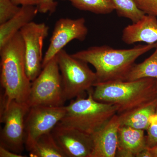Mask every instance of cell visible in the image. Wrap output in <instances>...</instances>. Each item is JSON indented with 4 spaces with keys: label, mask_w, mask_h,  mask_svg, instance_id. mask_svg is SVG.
Returning <instances> with one entry per match:
<instances>
[{
    "label": "cell",
    "mask_w": 157,
    "mask_h": 157,
    "mask_svg": "<svg viewBox=\"0 0 157 157\" xmlns=\"http://www.w3.org/2000/svg\"><path fill=\"white\" fill-rule=\"evenodd\" d=\"M145 131L121 126L118 133L116 157H136L147 146Z\"/></svg>",
    "instance_id": "14"
},
{
    "label": "cell",
    "mask_w": 157,
    "mask_h": 157,
    "mask_svg": "<svg viewBox=\"0 0 157 157\" xmlns=\"http://www.w3.org/2000/svg\"><path fill=\"white\" fill-rule=\"evenodd\" d=\"M21 9V6L15 5L11 0H0V25L14 17Z\"/></svg>",
    "instance_id": "21"
},
{
    "label": "cell",
    "mask_w": 157,
    "mask_h": 157,
    "mask_svg": "<svg viewBox=\"0 0 157 157\" xmlns=\"http://www.w3.org/2000/svg\"><path fill=\"white\" fill-rule=\"evenodd\" d=\"M146 78L157 79V47L153 53L145 60L140 63L134 64L125 81H134Z\"/></svg>",
    "instance_id": "18"
},
{
    "label": "cell",
    "mask_w": 157,
    "mask_h": 157,
    "mask_svg": "<svg viewBox=\"0 0 157 157\" xmlns=\"http://www.w3.org/2000/svg\"><path fill=\"white\" fill-rule=\"evenodd\" d=\"M157 107V100L138 107L129 113L118 115L121 119V126L146 131Z\"/></svg>",
    "instance_id": "17"
},
{
    "label": "cell",
    "mask_w": 157,
    "mask_h": 157,
    "mask_svg": "<svg viewBox=\"0 0 157 157\" xmlns=\"http://www.w3.org/2000/svg\"><path fill=\"white\" fill-rule=\"evenodd\" d=\"M27 104L13 101L0 113L1 122L4 125L1 132L0 145L21 154L25 147L26 116Z\"/></svg>",
    "instance_id": "7"
},
{
    "label": "cell",
    "mask_w": 157,
    "mask_h": 157,
    "mask_svg": "<svg viewBox=\"0 0 157 157\" xmlns=\"http://www.w3.org/2000/svg\"><path fill=\"white\" fill-rule=\"evenodd\" d=\"M57 6L58 2L55 0H40L38 10L39 13L51 14L56 11Z\"/></svg>",
    "instance_id": "24"
},
{
    "label": "cell",
    "mask_w": 157,
    "mask_h": 157,
    "mask_svg": "<svg viewBox=\"0 0 157 157\" xmlns=\"http://www.w3.org/2000/svg\"><path fill=\"white\" fill-rule=\"evenodd\" d=\"M88 33V30L83 17L74 19L70 18L59 19L55 25L49 46L43 58L42 67L71 41L85 40Z\"/></svg>",
    "instance_id": "9"
},
{
    "label": "cell",
    "mask_w": 157,
    "mask_h": 157,
    "mask_svg": "<svg viewBox=\"0 0 157 157\" xmlns=\"http://www.w3.org/2000/svg\"><path fill=\"white\" fill-rule=\"evenodd\" d=\"M49 27L44 23L32 21L20 31L24 42L27 75L31 82L41 73L43 62L42 49Z\"/></svg>",
    "instance_id": "8"
},
{
    "label": "cell",
    "mask_w": 157,
    "mask_h": 157,
    "mask_svg": "<svg viewBox=\"0 0 157 157\" xmlns=\"http://www.w3.org/2000/svg\"><path fill=\"white\" fill-rule=\"evenodd\" d=\"M122 40L128 45L138 42L147 44L156 43L157 17L145 14L137 22L127 26L123 30Z\"/></svg>",
    "instance_id": "13"
},
{
    "label": "cell",
    "mask_w": 157,
    "mask_h": 157,
    "mask_svg": "<svg viewBox=\"0 0 157 157\" xmlns=\"http://www.w3.org/2000/svg\"><path fill=\"white\" fill-rule=\"evenodd\" d=\"M65 106L30 107L25 121V140L35 139L52 132L66 114Z\"/></svg>",
    "instance_id": "10"
},
{
    "label": "cell",
    "mask_w": 157,
    "mask_h": 157,
    "mask_svg": "<svg viewBox=\"0 0 157 157\" xmlns=\"http://www.w3.org/2000/svg\"><path fill=\"white\" fill-rule=\"evenodd\" d=\"M114 9L119 17L130 19L132 23L137 22L145 14L139 9L134 0H111Z\"/></svg>",
    "instance_id": "20"
},
{
    "label": "cell",
    "mask_w": 157,
    "mask_h": 157,
    "mask_svg": "<svg viewBox=\"0 0 157 157\" xmlns=\"http://www.w3.org/2000/svg\"><path fill=\"white\" fill-rule=\"evenodd\" d=\"M51 133L67 157H91L93 149L91 135L60 122Z\"/></svg>",
    "instance_id": "11"
},
{
    "label": "cell",
    "mask_w": 157,
    "mask_h": 157,
    "mask_svg": "<svg viewBox=\"0 0 157 157\" xmlns=\"http://www.w3.org/2000/svg\"><path fill=\"white\" fill-rule=\"evenodd\" d=\"M157 47V42L138 45L130 49H115L108 45L92 46L72 55L92 65L98 83L125 81L139 57Z\"/></svg>",
    "instance_id": "2"
},
{
    "label": "cell",
    "mask_w": 157,
    "mask_h": 157,
    "mask_svg": "<svg viewBox=\"0 0 157 157\" xmlns=\"http://www.w3.org/2000/svg\"><path fill=\"white\" fill-rule=\"evenodd\" d=\"M93 89L88 92L87 98H76L65 106L66 114L60 123L92 135L117 114L115 106L93 98Z\"/></svg>",
    "instance_id": "4"
},
{
    "label": "cell",
    "mask_w": 157,
    "mask_h": 157,
    "mask_svg": "<svg viewBox=\"0 0 157 157\" xmlns=\"http://www.w3.org/2000/svg\"><path fill=\"white\" fill-rule=\"evenodd\" d=\"M92 95L97 101L114 105L117 114L123 115L157 100V79L146 78L98 83Z\"/></svg>",
    "instance_id": "3"
},
{
    "label": "cell",
    "mask_w": 157,
    "mask_h": 157,
    "mask_svg": "<svg viewBox=\"0 0 157 157\" xmlns=\"http://www.w3.org/2000/svg\"><path fill=\"white\" fill-rule=\"evenodd\" d=\"M69 1L76 9L94 14H106L115 10L111 0H62Z\"/></svg>",
    "instance_id": "19"
},
{
    "label": "cell",
    "mask_w": 157,
    "mask_h": 157,
    "mask_svg": "<svg viewBox=\"0 0 157 157\" xmlns=\"http://www.w3.org/2000/svg\"><path fill=\"white\" fill-rule=\"evenodd\" d=\"M25 147L32 157H67L57 144L51 132L35 139H27Z\"/></svg>",
    "instance_id": "16"
},
{
    "label": "cell",
    "mask_w": 157,
    "mask_h": 157,
    "mask_svg": "<svg viewBox=\"0 0 157 157\" xmlns=\"http://www.w3.org/2000/svg\"><path fill=\"white\" fill-rule=\"evenodd\" d=\"M147 146L152 148L157 147V107L155 112L152 116L148 128L146 130Z\"/></svg>",
    "instance_id": "22"
},
{
    "label": "cell",
    "mask_w": 157,
    "mask_h": 157,
    "mask_svg": "<svg viewBox=\"0 0 157 157\" xmlns=\"http://www.w3.org/2000/svg\"><path fill=\"white\" fill-rule=\"evenodd\" d=\"M66 101L56 56L32 82L26 104L29 108L39 105L61 107Z\"/></svg>",
    "instance_id": "6"
},
{
    "label": "cell",
    "mask_w": 157,
    "mask_h": 157,
    "mask_svg": "<svg viewBox=\"0 0 157 157\" xmlns=\"http://www.w3.org/2000/svg\"><path fill=\"white\" fill-rule=\"evenodd\" d=\"M38 12L37 6H21L20 11L16 15L0 25V48L23 27L33 21Z\"/></svg>",
    "instance_id": "15"
},
{
    "label": "cell",
    "mask_w": 157,
    "mask_h": 157,
    "mask_svg": "<svg viewBox=\"0 0 157 157\" xmlns=\"http://www.w3.org/2000/svg\"><path fill=\"white\" fill-rule=\"evenodd\" d=\"M151 152L152 157H157V147L152 148H149Z\"/></svg>",
    "instance_id": "28"
},
{
    "label": "cell",
    "mask_w": 157,
    "mask_h": 157,
    "mask_svg": "<svg viewBox=\"0 0 157 157\" xmlns=\"http://www.w3.org/2000/svg\"><path fill=\"white\" fill-rule=\"evenodd\" d=\"M1 112L13 101L26 104L32 82L26 71L24 42L18 32L0 48Z\"/></svg>",
    "instance_id": "1"
},
{
    "label": "cell",
    "mask_w": 157,
    "mask_h": 157,
    "mask_svg": "<svg viewBox=\"0 0 157 157\" xmlns=\"http://www.w3.org/2000/svg\"><path fill=\"white\" fill-rule=\"evenodd\" d=\"M66 100L85 97L98 83L95 72L87 63L69 54L64 49L56 55Z\"/></svg>",
    "instance_id": "5"
},
{
    "label": "cell",
    "mask_w": 157,
    "mask_h": 157,
    "mask_svg": "<svg viewBox=\"0 0 157 157\" xmlns=\"http://www.w3.org/2000/svg\"><path fill=\"white\" fill-rule=\"evenodd\" d=\"M136 157H152V156L149 149L146 148L139 152Z\"/></svg>",
    "instance_id": "27"
},
{
    "label": "cell",
    "mask_w": 157,
    "mask_h": 157,
    "mask_svg": "<svg viewBox=\"0 0 157 157\" xmlns=\"http://www.w3.org/2000/svg\"><path fill=\"white\" fill-rule=\"evenodd\" d=\"M139 9L145 14L157 17V0H134Z\"/></svg>",
    "instance_id": "23"
},
{
    "label": "cell",
    "mask_w": 157,
    "mask_h": 157,
    "mask_svg": "<svg viewBox=\"0 0 157 157\" xmlns=\"http://www.w3.org/2000/svg\"><path fill=\"white\" fill-rule=\"evenodd\" d=\"M121 125L120 117L116 114L91 135L93 149L91 157H116Z\"/></svg>",
    "instance_id": "12"
},
{
    "label": "cell",
    "mask_w": 157,
    "mask_h": 157,
    "mask_svg": "<svg viewBox=\"0 0 157 157\" xmlns=\"http://www.w3.org/2000/svg\"><path fill=\"white\" fill-rule=\"evenodd\" d=\"M17 6H39L40 0H11Z\"/></svg>",
    "instance_id": "26"
},
{
    "label": "cell",
    "mask_w": 157,
    "mask_h": 157,
    "mask_svg": "<svg viewBox=\"0 0 157 157\" xmlns=\"http://www.w3.org/2000/svg\"><path fill=\"white\" fill-rule=\"evenodd\" d=\"M22 154L16 153L0 145V157H23Z\"/></svg>",
    "instance_id": "25"
}]
</instances>
